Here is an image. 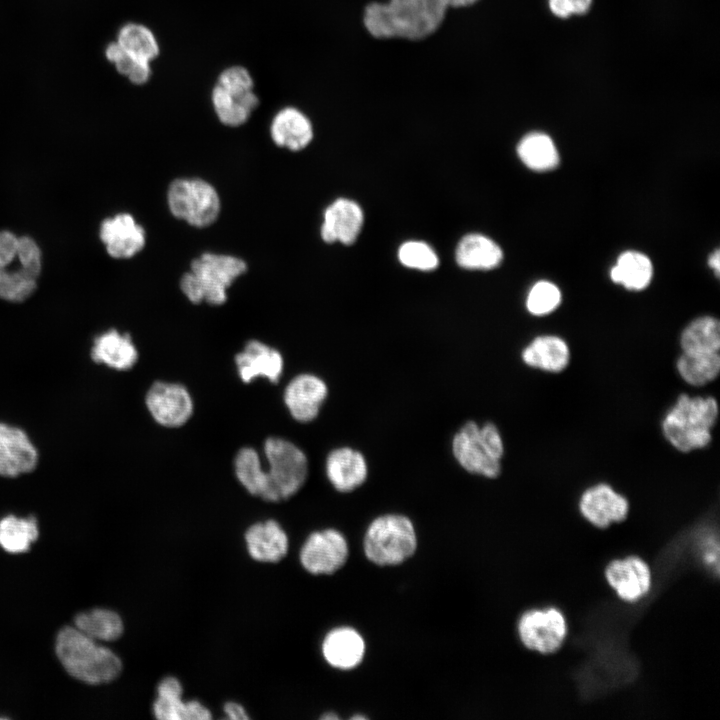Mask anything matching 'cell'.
<instances>
[{
	"mask_svg": "<svg viewBox=\"0 0 720 720\" xmlns=\"http://www.w3.org/2000/svg\"><path fill=\"white\" fill-rule=\"evenodd\" d=\"M448 7L443 0H389L366 6L363 23L374 38L421 40L442 24Z\"/></svg>",
	"mask_w": 720,
	"mask_h": 720,
	"instance_id": "cell-1",
	"label": "cell"
},
{
	"mask_svg": "<svg viewBox=\"0 0 720 720\" xmlns=\"http://www.w3.org/2000/svg\"><path fill=\"white\" fill-rule=\"evenodd\" d=\"M247 268V263L238 256L204 252L191 261L179 287L192 304L220 306L227 302L229 288Z\"/></svg>",
	"mask_w": 720,
	"mask_h": 720,
	"instance_id": "cell-2",
	"label": "cell"
},
{
	"mask_svg": "<svg viewBox=\"0 0 720 720\" xmlns=\"http://www.w3.org/2000/svg\"><path fill=\"white\" fill-rule=\"evenodd\" d=\"M55 649L66 671L87 684L109 683L122 671V662L117 654L74 626L60 630Z\"/></svg>",
	"mask_w": 720,
	"mask_h": 720,
	"instance_id": "cell-3",
	"label": "cell"
},
{
	"mask_svg": "<svg viewBox=\"0 0 720 720\" xmlns=\"http://www.w3.org/2000/svg\"><path fill=\"white\" fill-rule=\"evenodd\" d=\"M718 413L714 397L681 394L662 420L663 435L683 453L705 448L712 440L711 432Z\"/></svg>",
	"mask_w": 720,
	"mask_h": 720,
	"instance_id": "cell-4",
	"label": "cell"
},
{
	"mask_svg": "<svg viewBox=\"0 0 720 720\" xmlns=\"http://www.w3.org/2000/svg\"><path fill=\"white\" fill-rule=\"evenodd\" d=\"M450 446L454 460L467 473L488 479L501 474L505 446L493 422H464L453 434Z\"/></svg>",
	"mask_w": 720,
	"mask_h": 720,
	"instance_id": "cell-5",
	"label": "cell"
},
{
	"mask_svg": "<svg viewBox=\"0 0 720 720\" xmlns=\"http://www.w3.org/2000/svg\"><path fill=\"white\" fill-rule=\"evenodd\" d=\"M41 251L30 237L0 231V298L20 302L36 289Z\"/></svg>",
	"mask_w": 720,
	"mask_h": 720,
	"instance_id": "cell-6",
	"label": "cell"
},
{
	"mask_svg": "<svg viewBox=\"0 0 720 720\" xmlns=\"http://www.w3.org/2000/svg\"><path fill=\"white\" fill-rule=\"evenodd\" d=\"M263 462L268 480L266 502H281L296 495L309 476V459L296 443L270 436L263 443Z\"/></svg>",
	"mask_w": 720,
	"mask_h": 720,
	"instance_id": "cell-7",
	"label": "cell"
},
{
	"mask_svg": "<svg viewBox=\"0 0 720 720\" xmlns=\"http://www.w3.org/2000/svg\"><path fill=\"white\" fill-rule=\"evenodd\" d=\"M417 535L409 517L386 513L374 518L363 539L366 558L378 566H395L408 560L416 551Z\"/></svg>",
	"mask_w": 720,
	"mask_h": 720,
	"instance_id": "cell-8",
	"label": "cell"
},
{
	"mask_svg": "<svg viewBox=\"0 0 720 720\" xmlns=\"http://www.w3.org/2000/svg\"><path fill=\"white\" fill-rule=\"evenodd\" d=\"M166 202L174 218L198 229L213 225L222 208L215 186L199 177L172 180L167 188Z\"/></svg>",
	"mask_w": 720,
	"mask_h": 720,
	"instance_id": "cell-9",
	"label": "cell"
},
{
	"mask_svg": "<svg viewBox=\"0 0 720 720\" xmlns=\"http://www.w3.org/2000/svg\"><path fill=\"white\" fill-rule=\"evenodd\" d=\"M211 102L218 120L227 127L245 124L259 105L250 72L242 66H230L217 78Z\"/></svg>",
	"mask_w": 720,
	"mask_h": 720,
	"instance_id": "cell-10",
	"label": "cell"
},
{
	"mask_svg": "<svg viewBox=\"0 0 720 720\" xmlns=\"http://www.w3.org/2000/svg\"><path fill=\"white\" fill-rule=\"evenodd\" d=\"M523 646L539 654H552L564 643L568 624L556 607L533 608L525 611L517 623Z\"/></svg>",
	"mask_w": 720,
	"mask_h": 720,
	"instance_id": "cell-11",
	"label": "cell"
},
{
	"mask_svg": "<svg viewBox=\"0 0 720 720\" xmlns=\"http://www.w3.org/2000/svg\"><path fill=\"white\" fill-rule=\"evenodd\" d=\"M145 405L152 419L165 428L185 425L194 412V400L190 391L178 382H153L146 392Z\"/></svg>",
	"mask_w": 720,
	"mask_h": 720,
	"instance_id": "cell-12",
	"label": "cell"
},
{
	"mask_svg": "<svg viewBox=\"0 0 720 720\" xmlns=\"http://www.w3.org/2000/svg\"><path fill=\"white\" fill-rule=\"evenodd\" d=\"M349 548L345 536L334 528L312 532L303 543L299 559L313 575H330L344 566Z\"/></svg>",
	"mask_w": 720,
	"mask_h": 720,
	"instance_id": "cell-13",
	"label": "cell"
},
{
	"mask_svg": "<svg viewBox=\"0 0 720 720\" xmlns=\"http://www.w3.org/2000/svg\"><path fill=\"white\" fill-rule=\"evenodd\" d=\"M329 397V386L318 374L294 375L283 390V402L289 415L302 424L316 420Z\"/></svg>",
	"mask_w": 720,
	"mask_h": 720,
	"instance_id": "cell-14",
	"label": "cell"
},
{
	"mask_svg": "<svg viewBox=\"0 0 720 720\" xmlns=\"http://www.w3.org/2000/svg\"><path fill=\"white\" fill-rule=\"evenodd\" d=\"M369 462L358 448L341 445L332 448L324 459V474L332 488L342 494L362 487L369 477Z\"/></svg>",
	"mask_w": 720,
	"mask_h": 720,
	"instance_id": "cell-15",
	"label": "cell"
},
{
	"mask_svg": "<svg viewBox=\"0 0 720 720\" xmlns=\"http://www.w3.org/2000/svg\"><path fill=\"white\" fill-rule=\"evenodd\" d=\"M604 577L618 598L628 603L645 597L652 586L648 563L635 555L610 561L604 570Z\"/></svg>",
	"mask_w": 720,
	"mask_h": 720,
	"instance_id": "cell-16",
	"label": "cell"
},
{
	"mask_svg": "<svg viewBox=\"0 0 720 720\" xmlns=\"http://www.w3.org/2000/svg\"><path fill=\"white\" fill-rule=\"evenodd\" d=\"M578 508L583 518L597 528H607L626 519L627 498L606 483L587 488L580 496Z\"/></svg>",
	"mask_w": 720,
	"mask_h": 720,
	"instance_id": "cell-17",
	"label": "cell"
},
{
	"mask_svg": "<svg viewBox=\"0 0 720 720\" xmlns=\"http://www.w3.org/2000/svg\"><path fill=\"white\" fill-rule=\"evenodd\" d=\"M234 363L240 380L246 384L258 378H265L276 384L284 371L282 353L257 339L246 342L243 349L235 355Z\"/></svg>",
	"mask_w": 720,
	"mask_h": 720,
	"instance_id": "cell-18",
	"label": "cell"
},
{
	"mask_svg": "<svg viewBox=\"0 0 720 720\" xmlns=\"http://www.w3.org/2000/svg\"><path fill=\"white\" fill-rule=\"evenodd\" d=\"M99 236L107 253L116 259H129L139 254L146 245L144 227L129 213L106 218L100 226Z\"/></svg>",
	"mask_w": 720,
	"mask_h": 720,
	"instance_id": "cell-19",
	"label": "cell"
},
{
	"mask_svg": "<svg viewBox=\"0 0 720 720\" xmlns=\"http://www.w3.org/2000/svg\"><path fill=\"white\" fill-rule=\"evenodd\" d=\"M152 705L154 717L159 720H210L211 711L198 700L184 701L183 687L178 678H162L156 689Z\"/></svg>",
	"mask_w": 720,
	"mask_h": 720,
	"instance_id": "cell-20",
	"label": "cell"
},
{
	"mask_svg": "<svg viewBox=\"0 0 720 720\" xmlns=\"http://www.w3.org/2000/svg\"><path fill=\"white\" fill-rule=\"evenodd\" d=\"M38 452L26 432L0 422V475L17 477L35 469Z\"/></svg>",
	"mask_w": 720,
	"mask_h": 720,
	"instance_id": "cell-21",
	"label": "cell"
},
{
	"mask_svg": "<svg viewBox=\"0 0 720 720\" xmlns=\"http://www.w3.org/2000/svg\"><path fill=\"white\" fill-rule=\"evenodd\" d=\"M244 539L250 557L258 562L277 563L286 556L289 548L287 533L274 519L250 525Z\"/></svg>",
	"mask_w": 720,
	"mask_h": 720,
	"instance_id": "cell-22",
	"label": "cell"
},
{
	"mask_svg": "<svg viewBox=\"0 0 720 720\" xmlns=\"http://www.w3.org/2000/svg\"><path fill=\"white\" fill-rule=\"evenodd\" d=\"M363 224L360 206L352 200L337 199L330 204L323 216L321 237L327 243H353Z\"/></svg>",
	"mask_w": 720,
	"mask_h": 720,
	"instance_id": "cell-23",
	"label": "cell"
},
{
	"mask_svg": "<svg viewBox=\"0 0 720 720\" xmlns=\"http://www.w3.org/2000/svg\"><path fill=\"white\" fill-rule=\"evenodd\" d=\"M322 654L326 662L339 670L357 667L365 655V642L352 627L341 626L329 631L322 642Z\"/></svg>",
	"mask_w": 720,
	"mask_h": 720,
	"instance_id": "cell-24",
	"label": "cell"
},
{
	"mask_svg": "<svg viewBox=\"0 0 720 720\" xmlns=\"http://www.w3.org/2000/svg\"><path fill=\"white\" fill-rule=\"evenodd\" d=\"M270 137L282 149L297 152L306 148L313 139L310 119L295 107L279 110L270 124Z\"/></svg>",
	"mask_w": 720,
	"mask_h": 720,
	"instance_id": "cell-25",
	"label": "cell"
},
{
	"mask_svg": "<svg viewBox=\"0 0 720 720\" xmlns=\"http://www.w3.org/2000/svg\"><path fill=\"white\" fill-rule=\"evenodd\" d=\"M90 354L94 362L118 371L133 368L139 356L131 336L116 329L96 336Z\"/></svg>",
	"mask_w": 720,
	"mask_h": 720,
	"instance_id": "cell-26",
	"label": "cell"
},
{
	"mask_svg": "<svg viewBox=\"0 0 720 720\" xmlns=\"http://www.w3.org/2000/svg\"><path fill=\"white\" fill-rule=\"evenodd\" d=\"M521 359L528 367L559 373L569 364L570 349L567 342L557 335H540L522 349Z\"/></svg>",
	"mask_w": 720,
	"mask_h": 720,
	"instance_id": "cell-27",
	"label": "cell"
},
{
	"mask_svg": "<svg viewBox=\"0 0 720 720\" xmlns=\"http://www.w3.org/2000/svg\"><path fill=\"white\" fill-rule=\"evenodd\" d=\"M233 470L241 486L252 496L266 501L268 480L263 457L255 448H240L233 459Z\"/></svg>",
	"mask_w": 720,
	"mask_h": 720,
	"instance_id": "cell-28",
	"label": "cell"
},
{
	"mask_svg": "<svg viewBox=\"0 0 720 720\" xmlns=\"http://www.w3.org/2000/svg\"><path fill=\"white\" fill-rule=\"evenodd\" d=\"M503 258L500 247L480 234L465 236L458 244L456 260L466 269L489 270L498 266Z\"/></svg>",
	"mask_w": 720,
	"mask_h": 720,
	"instance_id": "cell-29",
	"label": "cell"
},
{
	"mask_svg": "<svg viewBox=\"0 0 720 720\" xmlns=\"http://www.w3.org/2000/svg\"><path fill=\"white\" fill-rule=\"evenodd\" d=\"M653 267L650 259L637 251H625L610 271L613 282L629 290L646 288L652 278Z\"/></svg>",
	"mask_w": 720,
	"mask_h": 720,
	"instance_id": "cell-30",
	"label": "cell"
},
{
	"mask_svg": "<svg viewBox=\"0 0 720 720\" xmlns=\"http://www.w3.org/2000/svg\"><path fill=\"white\" fill-rule=\"evenodd\" d=\"M520 160L530 169L547 171L559 163V154L551 137L543 132L525 135L517 146Z\"/></svg>",
	"mask_w": 720,
	"mask_h": 720,
	"instance_id": "cell-31",
	"label": "cell"
},
{
	"mask_svg": "<svg viewBox=\"0 0 720 720\" xmlns=\"http://www.w3.org/2000/svg\"><path fill=\"white\" fill-rule=\"evenodd\" d=\"M74 627L96 641H114L124 630L120 615L104 608H95L77 614L74 618Z\"/></svg>",
	"mask_w": 720,
	"mask_h": 720,
	"instance_id": "cell-32",
	"label": "cell"
},
{
	"mask_svg": "<svg viewBox=\"0 0 720 720\" xmlns=\"http://www.w3.org/2000/svg\"><path fill=\"white\" fill-rule=\"evenodd\" d=\"M682 352H719L720 324L712 316H701L691 321L680 336Z\"/></svg>",
	"mask_w": 720,
	"mask_h": 720,
	"instance_id": "cell-33",
	"label": "cell"
},
{
	"mask_svg": "<svg viewBox=\"0 0 720 720\" xmlns=\"http://www.w3.org/2000/svg\"><path fill=\"white\" fill-rule=\"evenodd\" d=\"M676 369L687 384L706 385L713 381L720 372L719 352H682L676 361Z\"/></svg>",
	"mask_w": 720,
	"mask_h": 720,
	"instance_id": "cell-34",
	"label": "cell"
},
{
	"mask_svg": "<svg viewBox=\"0 0 720 720\" xmlns=\"http://www.w3.org/2000/svg\"><path fill=\"white\" fill-rule=\"evenodd\" d=\"M37 521L33 516L18 518L8 515L0 520V546L9 553H22L38 538Z\"/></svg>",
	"mask_w": 720,
	"mask_h": 720,
	"instance_id": "cell-35",
	"label": "cell"
},
{
	"mask_svg": "<svg viewBox=\"0 0 720 720\" xmlns=\"http://www.w3.org/2000/svg\"><path fill=\"white\" fill-rule=\"evenodd\" d=\"M117 43L134 57L152 62L159 55V44L154 33L142 24L124 25L117 37Z\"/></svg>",
	"mask_w": 720,
	"mask_h": 720,
	"instance_id": "cell-36",
	"label": "cell"
},
{
	"mask_svg": "<svg viewBox=\"0 0 720 720\" xmlns=\"http://www.w3.org/2000/svg\"><path fill=\"white\" fill-rule=\"evenodd\" d=\"M107 59L117 71L126 76L133 84H145L151 76V63L138 59L126 52L117 42L109 44L105 51Z\"/></svg>",
	"mask_w": 720,
	"mask_h": 720,
	"instance_id": "cell-37",
	"label": "cell"
},
{
	"mask_svg": "<svg viewBox=\"0 0 720 720\" xmlns=\"http://www.w3.org/2000/svg\"><path fill=\"white\" fill-rule=\"evenodd\" d=\"M559 288L549 281H538L528 292L526 308L534 316H545L552 313L561 303Z\"/></svg>",
	"mask_w": 720,
	"mask_h": 720,
	"instance_id": "cell-38",
	"label": "cell"
},
{
	"mask_svg": "<svg viewBox=\"0 0 720 720\" xmlns=\"http://www.w3.org/2000/svg\"><path fill=\"white\" fill-rule=\"evenodd\" d=\"M400 262L409 268L429 271L438 265V258L433 249L424 242L409 241L399 248Z\"/></svg>",
	"mask_w": 720,
	"mask_h": 720,
	"instance_id": "cell-39",
	"label": "cell"
},
{
	"mask_svg": "<svg viewBox=\"0 0 720 720\" xmlns=\"http://www.w3.org/2000/svg\"><path fill=\"white\" fill-rule=\"evenodd\" d=\"M593 0H548L550 11L559 18L583 15L591 8Z\"/></svg>",
	"mask_w": 720,
	"mask_h": 720,
	"instance_id": "cell-40",
	"label": "cell"
},
{
	"mask_svg": "<svg viewBox=\"0 0 720 720\" xmlns=\"http://www.w3.org/2000/svg\"><path fill=\"white\" fill-rule=\"evenodd\" d=\"M224 713L226 715V718L231 720H247L249 719V715L245 708L234 701H229L224 704L223 707Z\"/></svg>",
	"mask_w": 720,
	"mask_h": 720,
	"instance_id": "cell-41",
	"label": "cell"
},
{
	"mask_svg": "<svg viewBox=\"0 0 720 720\" xmlns=\"http://www.w3.org/2000/svg\"><path fill=\"white\" fill-rule=\"evenodd\" d=\"M708 264L710 268H712L715 271V274L719 276L720 271V253L719 250H715L708 259Z\"/></svg>",
	"mask_w": 720,
	"mask_h": 720,
	"instance_id": "cell-42",
	"label": "cell"
},
{
	"mask_svg": "<svg viewBox=\"0 0 720 720\" xmlns=\"http://www.w3.org/2000/svg\"><path fill=\"white\" fill-rule=\"evenodd\" d=\"M447 7L462 8L475 4L479 0H443Z\"/></svg>",
	"mask_w": 720,
	"mask_h": 720,
	"instance_id": "cell-43",
	"label": "cell"
},
{
	"mask_svg": "<svg viewBox=\"0 0 720 720\" xmlns=\"http://www.w3.org/2000/svg\"><path fill=\"white\" fill-rule=\"evenodd\" d=\"M321 719H323V720H338L339 717L336 714H334L333 712H329V713L324 714L321 717Z\"/></svg>",
	"mask_w": 720,
	"mask_h": 720,
	"instance_id": "cell-44",
	"label": "cell"
},
{
	"mask_svg": "<svg viewBox=\"0 0 720 720\" xmlns=\"http://www.w3.org/2000/svg\"><path fill=\"white\" fill-rule=\"evenodd\" d=\"M351 719H366V717L362 716V715H357V716L351 717Z\"/></svg>",
	"mask_w": 720,
	"mask_h": 720,
	"instance_id": "cell-45",
	"label": "cell"
}]
</instances>
